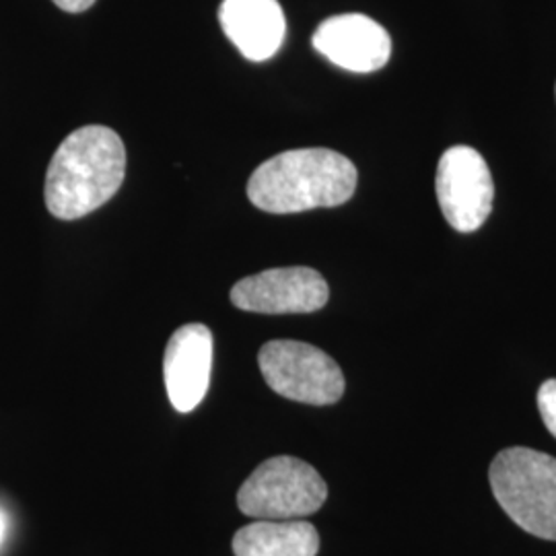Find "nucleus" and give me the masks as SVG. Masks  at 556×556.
Returning <instances> with one entry per match:
<instances>
[{
    "mask_svg": "<svg viewBox=\"0 0 556 556\" xmlns=\"http://www.w3.org/2000/svg\"><path fill=\"white\" fill-rule=\"evenodd\" d=\"M52 2L66 13H83L96 4V0H52Z\"/></svg>",
    "mask_w": 556,
    "mask_h": 556,
    "instance_id": "obj_13",
    "label": "nucleus"
},
{
    "mask_svg": "<svg viewBox=\"0 0 556 556\" xmlns=\"http://www.w3.org/2000/svg\"><path fill=\"white\" fill-rule=\"evenodd\" d=\"M219 21L225 36L245 59L254 62L273 59L287 34L278 0H223Z\"/></svg>",
    "mask_w": 556,
    "mask_h": 556,
    "instance_id": "obj_10",
    "label": "nucleus"
},
{
    "mask_svg": "<svg viewBox=\"0 0 556 556\" xmlns=\"http://www.w3.org/2000/svg\"><path fill=\"white\" fill-rule=\"evenodd\" d=\"M312 43L321 56L351 73H376L392 56L390 34L361 13L321 21Z\"/></svg>",
    "mask_w": 556,
    "mask_h": 556,
    "instance_id": "obj_9",
    "label": "nucleus"
},
{
    "mask_svg": "<svg viewBox=\"0 0 556 556\" xmlns=\"http://www.w3.org/2000/svg\"><path fill=\"white\" fill-rule=\"evenodd\" d=\"M328 498L318 470L293 456L268 457L239 486L238 507L254 519H303L314 516Z\"/></svg>",
    "mask_w": 556,
    "mask_h": 556,
    "instance_id": "obj_4",
    "label": "nucleus"
},
{
    "mask_svg": "<svg viewBox=\"0 0 556 556\" xmlns=\"http://www.w3.org/2000/svg\"><path fill=\"white\" fill-rule=\"evenodd\" d=\"M538 410L546 429L556 439V379H548L538 390Z\"/></svg>",
    "mask_w": 556,
    "mask_h": 556,
    "instance_id": "obj_12",
    "label": "nucleus"
},
{
    "mask_svg": "<svg viewBox=\"0 0 556 556\" xmlns=\"http://www.w3.org/2000/svg\"><path fill=\"white\" fill-rule=\"evenodd\" d=\"M126 176L116 130L89 124L62 140L46 174V206L62 220L83 219L112 199Z\"/></svg>",
    "mask_w": 556,
    "mask_h": 556,
    "instance_id": "obj_1",
    "label": "nucleus"
},
{
    "mask_svg": "<svg viewBox=\"0 0 556 556\" xmlns=\"http://www.w3.org/2000/svg\"><path fill=\"white\" fill-rule=\"evenodd\" d=\"M555 98H556V85H555Z\"/></svg>",
    "mask_w": 556,
    "mask_h": 556,
    "instance_id": "obj_15",
    "label": "nucleus"
},
{
    "mask_svg": "<svg viewBox=\"0 0 556 556\" xmlns=\"http://www.w3.org/2000/svg\"><path fill=\"white\" fill-rule=\"evenodd\" d=\"M330 299L326 278L314 268H270L241 278L231 289V303L252 314H314Z\"/></svg>",
    "mask_w": 556,
    "mask_h": 556,
    "instance_id": "obj_7",
    "label": "nucleus"
},
{
    "mask_svg": "<svg viewBox=\"0 0 556 556\" xmlns=\"http://www.w3.org/2000/svg\"><path fill=\"white\" fill-rule=\"evenodd\" d=\"M4 532H7V519H4V514L0 511V542L4 538Z\"/></svg>",
    "mask_w": 556,
    "mask_h": 556,
    "instance_id": "obj_14",
    "label": "nucleus"
},
{
    "mask_svg": "<svg viewBox=\"0 0 556 556\" xmlns=\"http://www.w3.org/2000/svg\"><path fill=\"white\" fill-rule=\"evenodd\" d=\"M489 480L501 509L523 532L556 542V457L507 447L493 459Z\"/></svg>",
    "mask_w": 556,
    "mask_h": 556,
    "instance_id": "obj_3",
    "label": "nucleus"
},
{
    "mask_svg": "<svg viewBox=\"0 0 556 556\" xmlns=\"http://www.w3.org/2000/svg\"><path fill=\"white\" fill-rule=\"evenodd\" d=\"M213 367V332L204 324L178 328L165 349L163 379L172 406L192 413L208 392Z\"/></svg>",
    "mask_w": 556,
    "mask_h": 556,
    "instance_id": "obj_8",
    "label": "nucleus"
},
{
    "mask_svg": "<svg viewBox=\"0 0 556 556\" xmlns=\"http://www.w3.org/2000/svg\"><path fill=\"white\" fill-rule=\"evenodd\" d=\"M435 188L443 217L459 233L480 229L493 211L495 181L472 147L457 144L441 155Z\"/></svg>",
    "mask_w": 556,
    "mask_h": 556,
    "instance_id": "obj_6",
    "label": "nucleus"
},
{
    "mask_svg": "<svg viewBox=\"0 0 556 556\" xmlns=\"http://www.w3.org/2000/svg\"><path fill=\"white\" fill-rule=\"evenodd\" d=\"M357 178L355 163L337 151H285L264 161L252 174L248 199L273 215L332 208L353 199Z\"/></svg>",
    "mask_w": 556,
    "mask_h": 556,
    "instance_id": "obj_2",
    "label": "nucleus"
},
{
    "mask_svg": "<svg viewBox=\"0 0 556 556\" xmlns=\"http://www.w3.org/2000/svg\"><path fill=\"white\" fill-rule=\"evenodd\" d=\"M258 365L268 388L278 396L312 406H330L344 396L342 369L314 344L270 340L260 349Z\"/></svg>",
    "mask_w": 556,
    "mask_h": 556,
    "instance_id": "obj_5",
    "label": "nucleus"
},
{
    "mask_svg": "<svg viewBox=\"0 0 556 556\" xmlns=\"http://www.w3.org/2000/svg\"><path fill=\"white\" fill-rule=\"evenodd\" d=\"M236 556H318V530L303 519H256L233 536Z\"/></svg>",
    "mask_w": 556,
    "mask_h": 556,
    "instance_id": "obj_11",
    "label": "nucleus"
}]
</instances>
